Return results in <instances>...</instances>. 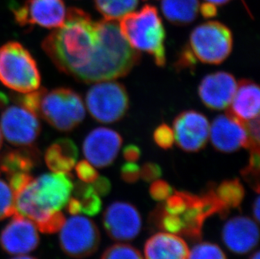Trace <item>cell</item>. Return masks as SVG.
Here are the masks:
<instances>
[{"label":"cell","instance_id":"cell-1","mask_svg":"<svg viewBox=\"0 0 260 259\" xmlns=\"http://www.w3.org/2000/svg\"><path fill=\"white\" fill-rule=\"evenodd\" d=\"M98 42V23L84 10L71 7L62 25L45 38L42 47L58 70L73 76L88 65Z\"/></svg>","mask_w":260,"mask_h":259},{"label":"cell","instance_id":"cell-2","mask_svg":"<svg viewBox=\"0 0 260 259\" xmlns=\"http://www.w3.org/2000/svg\"><path fill=\"white\" fill-rule=\"evenodd\" d=\"M116 21H97L98 45L88 65L73 75L77 81L90 83L113 80L127 75L139 63L140 52L128 43Z\"/></svg>","mask_w":260,"mask_h":259},{"label":"cell","instance_id":"cell-3","mask_svg":"<svg viewBox=\"0 0 260 259\" xmlns=\"http://www.w3.org/2000/svg\"><path fill=\"white\" fill-rule=\"evenodd\" d=\"M70 173L53 172L33 179L14 193L16 213L28 218L42 228L52 215L61 211L74 190Z\"/></svg>","mask_w":260,"mask_h":259},{"label":"cell","instance_id":"cell-4","mask_svg":"<svg viewBox=\"0 0 260 259\" xmlns=\"http://www.w3.org/2000/svg\"><path fill=\"white\" fill-rule=\"evenodd\" d=\"M119 27L123 37L134 49L147 52L157 66H165L166 33L157 8L145 5L138 12L121 18Z\"/></svg>","mask_w":260,"mask_h":259},{"label":"cell","instance_id":"cell-5","mask_svg":"<svg viewBox=\"0 0 260 259\" xmlns=\"http://www.w3.org/2000/svg\"><path fill=\"white\" fill-rule=\"evenodd\" d=\"M0 82L21 93L37 90L41 86L37 61L19 42H9L0 47Z\"/></svg>","mask_w":260,"mask_h":259},{"label":"cell","instance_id":"cell-6","mask_svg":"<svg viewBox=\"0 0 260 259\" xmlns=\"http://www.w3.org/2000/svg\"><path fill=\"white\" fill-rule=\"evenodd\" d=\"M37 115L60 132H71L85 117L81 96L69 88H57L42 93Z\"/></svg>","mask_w":260,"mask_h":259},{"label":"cell","instance_id":"cell-7","mask_svg":"<svg viewBox=\"0 0 260 259\" xmlns=\"http://www.w3.org/2000/svg\"><path fill=\"white\" fill-rule=\"evenodd\" d=\"M233 42L230 29L217 21L198 25L189 37V47L197 60L215 65L222 63L229 57Z\"/></svg>","mask_w":260,"mask_h":259},{"label":"cell","instance_id":"cell-8","mask_svg":"<svg viewBox=\"0 0 260 259\" xmlns=\"http://www.w3.org/2000/svg\"><path fill=\"white\" fill-rule=\"evenodd\" d=\"M86 106L91 116L99 122H116L129 108L127 91L116 81L98 82L87 93Z\"/></svg>","mask_w":260,"mask_h":259},{"label":"cell","instance_id":"cell-9","mask_svg":"<svg viewBox=\"0 0 260 259\" xmlns=\"http://www.w3.org/2000/svg\"><path fill=\"white\" fill-rule=\"evenodd\" d=\"M59 236L60 247L73 258L89 257L98 249L101 233L97 225L88 218L74 215L65 221Z\"/></svg>","mask_w":260,"mask_h":259},{"label":"cell","instance_id":"cell-10","mask_svg":"<svg viewBox=\"0 0 260 259\" xmlns=\"http://www.w3.org/2000/svg\"><path fill=\"white\" fill-rule=\"evenodd\" d=\"M0 131L10 144L25 147L36 142L42 131V125L34 113L21 105H11L3 110Z\"/></svg>","mask_w":260,"mask_h":259},{"label":"cell","instance_id":"cell-11","mask_svg":"<svg viewBox=\"0 0 260 259\" xmlns=\"http://www.w3.org/2000/svg\"><path fill=\"white\" fill-rule=\"evenodd\" d=\"M13 13L20 26L38 25L56 29L64 22L67 10L62 0H26L13 9Z\"/></svg>","mask_w":260,"mask_h":259},{"label":"cell","instance_id":"cell-12","mask_svg":"<svg viewBox=\"0 0 260 259\" xmlns=\"http://www.w3.org/2000/svg\"><path fill=\"white\" fill-rule=\"evenodd\" d=\"M210 126L203 114L186 110L180 113L173 122L174 140L185 152H199L208 142Z\"/></svg>","mask_w":260,"mask_h":259},{"label":"cell","instance_id":"cell-13","mask_svg":"<svg viewBox=\"0 0 260 259\" xmlns=\"http://www.w3.org/2000/svg\"><path fill=\"white\" fill-rule=\"evenodd\" d=\"M142 224V217L137 208L126 202L111 204L104 213V228L115 241L134 239L140 233Z\"/></svg>","mask_w":260,"mask_h":259},{"label":"cell","instance_id":"cell-14","mask_svg":"<svg viewBox=\"0 0 260 259\" xmlns=\"http://www.w3.org/2000/svg\"><path fill=\"white\" fill-rule=\"evenodd\" d=\"M39 242L36 224L18 213L0 234V246L9 254H26L34 251Z\"/></svg>","mask_w":260,"mask_h":259},{"label":"cell","instance_id":"cell-15","mask_svg":"<svg viewBox=\"0 0 260 259\" xmlns=\"http://www.w3.org/2000/svg\"><path fill=\"white\" fill-rule=\"evenodd\" d=\"M122 145L120 135L109 128H96L83 144L84 154L93 166L106 168L113 164Z\"/></svg>","mask_w":260,"mask_h":259},{"label":"cell","instance_id":"cell-16","mask_svg":"<svg viewBox=\"0 0 260 259\" xmlns=\"http://www.w3.org/2000/svg\"><path fill=\"white\" fill-rule=\"evenodd\" d=\"M209 137L215 149L226 153L246 148L248 142L245 123L228 112L214 120L210 126Z\"/></svg>","mask_w":260,"mask_h":259},{"label":"cell","instance_id":"cell-17","mask_svg":"<svg viewBox=\"0 0 260 259\" xmlns=\"http://www.w3.org/2000/svg\"><path fill=\"white\" fill-rule=\"evenodd\" d=\"M238 83L229 73L217 72L202 79L199 96L204 105L211 110H224L231 105Z\"/></svg>","mask_w":260,"mask_h":259},{"label":"cell","instance_id":"cell-18","mask_svg":"<svg viewBox=\"0 0 260 259\" xmlns=\"http://www.w3.org/2000/svg\"><path fill=\"white\" fill-rule=\"evenodd\" d=\"M222 240L229 250L238 254L250 252L258 242V228L245 216L232 218L222 229Z\"/></svg>","mask_w":260,"mask_h":259},{"label":"cell","instance_id":"cell-19","mask_svg":"<svg viewBox=\"0 0 260 259\" xmlns=\"http://www.w3.org/2000/svg\"><path fill=\"white\" fill-rule=\"evenodd\" d=\"M231 103L226 112L242 122L258 117L260 92L258 84L249 79L241 80Z\"/></svg>","mask_w":260,"mask_h":259},{"label":"cell","instance_id":"cell-20","mask_svg":"<svg viewBox=\"0 0 260 259\" xmlns=\"http://www.w3.org/2000/svg\"><path fill=\"white\" fill-rule=\"evenodd\" d=\"M144 253L146 259H188L189 250L178 235L159 233L147 240Z\"/></svg>","mask_w":260,"mask_h":259},{"label":"cell","instance_id":"cell-21","mask_svg":"<svg viewBox=\"0 0 260 259\" xmlns=\"http://www.w3.org/2000/svg\"><path fill=\"white\" fill-rule=\"evenodd\" d=\"M41 163V154L37 147H20L7 150L0 155V169L7 176L18 173H29Z\"/></svg>","mask_w":260,"mask_h":259},{"label":"cell","instance_id":"cell-22","mask_svg":"<svg viewBox=\"0 0 260 259\" xmlns=\"http://www.w3.org/2000/svg\"><path fill=\"white\" fill-rule=\"evenodd\" d=\"M79 150L69 138L58 139L50 145L45 152V161L52 171L70 173L77 163Z\"/></svg>","mask_w":260,"mask_h":259},{"label":"cell","instance_id":"cell-23","mask_svg":"<svg viewBox=\"0 0 260 259\" xmlns=\"http://www.w3.org/2000/svg\"><path fill=\"white\" fill-rule=\"evenodd\" d=\"M199 0H162L161 10L168 21L177 25H189L199 13Z\"/></svg>","mask_w":260,"mask_h":259},{"label":"cell","instance_id":"cell-24","mask_svg":"<svg viewBox=\"0 0 260 259\" xmlns=\"http://www.w3.org/2000/svg\"><path fill=\"white\" fill-rule=\"evenodd\" d=\"M139 0H94L96 10L105 20H118L133 12Z\"/></svg>","mask_w":260,"mask_h":259},{"label":"cell","instance_id":"cell-25","mask_svg":"<svg viewBox=\"0 0 260 259\" xmlns=\"http://www.w3.org/2000/svg\"><path fill=\"white\" fill-rule=\"evenodd\" d=\"M74 198L81 206V213L88 216L99 214L102 208L101 197L96 193L92 185L84 182H78L74 185Z\"/></svg>","mask_w":260,"mask_h":259},{"label":"cell","instance_id":"cell-26","mask_svg":"<svg viewBox=\"0 0 260 259\" xmlns=\"http://www.w3.org/2000/svg\"><path fill=\"white\" fill-rule=\"evenodd\" d=\"M215 193L224 206L229 209L238 208L243 202L245 191L238 179H228L215 187Z\"/></svg>","mask_w":260,"mask_h":259},{"label":"cell","instance_id":"cell-27","mask_svg":"<svg viewBox=\"0 0 260 259\" xmlns=\"http://www.w3.org/2000/svg\"><path fill=\"white\" fill-rule=\"evenodd\" d=\"M152 222L165 233L181 235L183 222L179 215H172L165 210L162 205L155 209L152 215Z\"/></svg>","mask_w":260,"mask_h":259},{"label":"cell","instance_id":"cell-28","mask_svg":"<svg viewBox=\"0 0 260 259\" xmlns=\"http://www.w3.org/2000/svg\"><path fill=\"white\" fill-rule=\"evenodd\" d=\"M259 152H250L248 164L241 170V175L253 190L259 192Z\"/></svg>","mask_w":260,"mask_h":259},{"label":"cell","instance_id":"cell-29","mask_svg":"<svg viewBox=\"0 0 260 259\" xmlns=\"http://www.w3.org/2000/svg\"><path fill=\"white\" fill-rule=\"evenodd\" d=\"M16 214L15 196L10 184L0 179V220Z\"/></svg>","mask_w":260,"mask_h":259},{"label":"cell","instance_id":"cell-30","mask_svg":"<svg viewBox=\"0 0 260 259\" xmlns=\"http://www.w3.org/2000/svg\"><path fill=\"white\" fill-rule=\"evenodd\" d=\"M101 259H144L137 248L129 244L118 243L109 247Z\"/></svg>","mask_w":260,"mask_h":259},{"label":"cell","instance_id":"cell-31","mask_svg":"<svg viewBox=\"0 0 260 259\" xmlns=\"http://www.w3.org/2000/svg\"><path fill=\"white\" fill-rule=\"evenodd\" d=\"M188 259H228L223 251L211 242H202L189 251Z\"/></svg>","mask_w":260,"mask_h":259},{"label":"cell","instance_id":"cell-32","mask_svg":"<svg viewBox=\"0 0 260 259\" xmlns=\"http://www.w3.org/2000/svg\"><path fill=\"white\" fill-rule=\"evenodd\" d=\"M165 210L172 215H180L186 210L187 201L185 192L177 191L166 199V203L162 205Z\"/></svg>","mask_w":260,"mask_h":259},{"label":"cell","instance_id":"cell-33","mask_svg":"<svg viewBox=\"0 0 260 259\" xmlns=\"http://www.w3.org/2000/svg\"><path fill=\"white\" fill-rule=\"evenodd\" d=\"M248 134L246 149L249 152H259V116L245 122Z\"/></svg>","mask_w":260,"mask_h":259},{"label":"cell","instance_id":"cell-34","mask_svg":"<svg viewBox=\"0 0 260 259\" xmlns=\"http://www.w3.org/2000/svg\"><path fill=\"white\" fill-rule=\"evenodd\" d=\"M153 140L156 144L162 149H170L172 147L174 142V135L173 129L166 125L162 124L153 133Z\"/></svg>","mask_w":260,"mask_h":259},{"label":"cell","instance_id":"cell-35","mask_svg":"<svg viewBox=\"0 0 260 259\" xmlns=\"http://www.w3.org/2000/svg\"><path fill=\"white\" fill-rule=\"evenodd\" d=\"M75 171L82 182L86 183H93L98 179L99 174L89 161H80L75 164Z\"/></svg>","mask_w":260,"mask_h":259},{"label":"cell","instance_id":"cell-36","mask_svg":"<svg viewBox=\"0 0 260 259\" xmlns=\"http://www.w3.org/2000/svg\"><path fill=\"white\" fill-rule=\"evenodd\" d=\"M150 196L157 201H165L173 193V188L170 183L164 180H155L150 186Z\"/></svg>","mask_w":260,"mask_h":259},{"label":"cell","instance_id":"cell-37","mask_svg":"<svg viewBox=\"0 0 260 259\" xmlns=\"http://www.w3.org/2000/svg\"><path fill=\"white\" fill-rule=\"evenodd\" d=\"M65 221L66 220L63 214L61 211H57L52 215V217L50 218L47 222L45 223L44 225H42V228H40L39 231L47 234L57 233L61 230Z\"/></svg>","mask_w":260,"mask_h":259},{"label":"cell","instance_id":"cell-38","mask_svg":"<svg viewBox=\"0 0 260 259\" xmlns=\"http://www.w3.org/2000/svg\"><path fill=\"white\" fill-rule=\"evenodd\" d=\"M120 176L125 183H136L140 178V168L135 163L127 161L120 169Z\"/></svg>","mask_w":260,"mask_h":259},{"label":"cell","instance_id":"cell-39","mask_svg":"<svg viewBox=\"0 0 260 259\" xmlns=\"http://www.w3.org/2000/svg\"><path fill=\"white\" fill-rule=\"evenodd\" d=\"M162 176V169L155 163H146L140 168V178L146 182H153Z\"/></svg>","mask_w":260,"mask_h":259},{"label":"cell","instance_id":"cell-40","mask_svg":"<svg viewBox=\"0 0 260 259\" xmlns=\"http://www.w3.org/2000/svg\"><path fill=\"white\" fill-rule=\"evenodd\" d=\"M197 60L189 46H186L179 54V59L177 61V69H194Z\"/></svg>","mask_w":260,"mask_h":259},{"label":"cell","instance_id":"cell-41","mask_svg":"<svg viewBox=\"0 0 260 259\" xmlns=\"http://www.w3.org/2000/svg\"><path fill=\"white\" fill-rule=\"evenodd\" d=\"M93 183L92 187L100 196H106L111 192V183L106 177H98Z\"/></svg>","mask_w":260,"mask_h":259},{"label":"cell","instance_id":"cell-42","mask_svg":"<svg viewBox=\"0 0 260 259\" xmlns=\"http://www.w3.org/2000/svg\"><path fill=\"white\" fill-rule=\"evenodd\" d=\"M123 156L127 161L135 163L140 158L141 150L136 145H128L123 150Z\"/></svg>","mask_w":260,"mask_h":259},{"label":"cell","instance_id":"cell-43","mask_svg":"<svg viewBox=\"0 0 260 259\" xmlns=\"http://www.w3.org/2000/svg\"><path fill=\"white\" fill-rule=\"evenodd\" d=\"M199 11L204 18H212L217 14L216 6L211 3H204L199 8Z\"/></svg>","mask_w":260,"mask_h":259},{"label":"cell","instance_id":"cell-44","mask_svg":"<svg viewBox=\"0 0 260 259\" xmlns=\"http://www.w3.org/2000/svg\"><path fill=\"white\" fill-rule=\"evenodd\" d=\"M68 206V211H69L72 215H78L81 213V206L79 201L76 198L72 197L69 199V202L67 204Z\"/></svg>","mask_w":260,"mask_h":259},{"label":"cell","instance_id":"cell-45","mask_svg":"<svg viewBox=\"0 0 260 259\" xmlns=\"http://www.w3.org/2000/svg\"><path fill=\"white\" fill-rule=\"evenodd\" d=\"M259 211H260V200L259 197H257L255 202L253 204V214L256 221H259Z\"/></svg>","mask_w":260,"mask_h":259},{"label":"cell","instance_id":"cell-46","mask_svg":"<svg viewBox=\"0 0 260 259\" xmlns=\"http://www.w3.org/2000/svg\"><path fill=\"white\" fill-rule=\"evenodd\" d=\"M9 100L5 93H0V108H4L7 105Z\"/></svg>","mask_w":260,"mask_h":259},{"label":"cell","instance_id":"cell-47","mask_svg":"<svg viewBox=\"0 0 260 259\" xmlns=\"http://www.w3.org/2000/svg\"><path fill=\"white\" fill-rule=\"evenodd\" d=\"M206 2L211 3V4L215 5H223L230 2L231 0H206Z\"/></svg>","mask_w":260,"mask_h":259},{"label":"cell","instance_id":"cell-48","mask_svg":"<svg viewBox=\"0 0 260 259\" xmlns=\"http://www.w3.org/2000/svg\"><path fill=\"white\" fill-rule=\"evenodd\" d=\"M12 259H37L33 257H28V256H20V257H14Z\"/></svg>","mask_w":260,"mask_h":259},{"label":"cell","instance_id":"cell-49","mask_svg":"<svg viewBox=\"0 0 260 259\" xmlns=\"http://www.w3.org/2000/svg\"><path fill=\"white\" fill-rule=\"evenodd\" d=\"M250 259H260L259 252H256L251 257Z\"/></svg>","mask_w":260,"mask_h":259},{"label":"cell","instance_id":"cell-50","mask_svg":"<svg viewBox=\"0 0 260 259\" xmlns=\"http://www.w3.org/2000/svg\"><path fill=\"white\" fill-rule=\"evenodd\" d=\"M3 146V135L2 132L0 131V150L2 148Z\"/></svg>","mask_w":260,"mask_h":259}]
</instances>
